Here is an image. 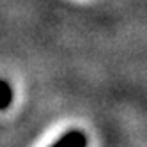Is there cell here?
Segmentation results:
<instances>
[{"label":"cell","mask_w":147,"mask_h":147,"mask_svg":"<svg viewBox=\"0 0 147 147\" xmlns=\"http://www.w3.org/2000/svg\"><path fill=\"white\" fill-rule=\"evenodd\" d=\"M51 147H87V136L80 129H71L62 135Z\"/></svg>","instance_id":"1"},{"label":"cell","mask_w":147,"mask_h":147,"mask_svg":"<svg viewBox=\"0 0 147 147\" xmlns=\"http://www.w3.org/2000/svg\"><path fill=\"white\" fill-rule=\"evenodd\" d=\"M11 103H13V89L5 80L0 78V110L9 108Z\"/></svg>","instance_id":"2"}]
</instances>
